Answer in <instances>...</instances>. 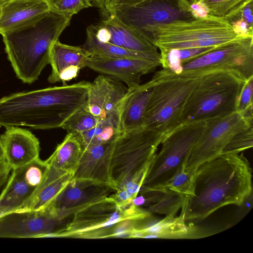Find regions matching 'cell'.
Wrapping results in <instances>:
<instances>
[{
	"label": "cell",
	"instance_id": "obj_1",
	"mask_svg": "<svg viewBox=\"0 0 253 253\" xmlns=\"http://www.w3.org/2000/svg\"><path fill=\"white\" fill-rule=\"evenodd\" d=\"M252 192L247 159L239 153L223 154L198 167L192 194L184 199L180 214L186 221L203 220L224 206H239Z\"/></svg>",
	"mask_w": 253,
	"mask_h": 253
},
{
	"label": "cell",
	"instance_id": "obj_2",
	"mask_svg": "<svg viewBox=\"0 0 253 253\" xmlns=\"http://www.w3.org/2000/svg\"><path fill=\"white\" fill-rule=\"evenodd\" d=\"M90 82L14 93L0 99V126L34 129L61 127L85 106Z\"/></svg>",
	"mask_w": 253,
	"mask_h": 253
},
{
	"label": "cell",
	"instance_id": "obj_3",
	"mask_svg": "<svg viewBox=\"0 0 253 253\" xmlns=\"http://www.w3.org/2000/svg\"><path fill=\"white\" fill-rule=\"evenodd\" d=\"M72 17L49 11L2 33L7 58L18 79L31 84L49 64V48L70 25Z\"/></svg>",
	"mask_w": 253,
	"mask_h": 253
},
{
	"label": "cell",
	"instance_id": "obj_4",
	"mask_svg": "<svg viewBox=\"0 0 253 253\" xmlns=\"http://www.w3.org/2000/svg\"><path fill=\"white\" fill-rule=\"evenodd\" d=\"M165 136L145 127L123 132L114 142L110 177L119 203L133 202L139 193L150 165Z\"/></svg>",
	"mask_w": 253,
	"mask_h": 253
},
{
	"label": "cell",
	"instance_id": "obj_5",
	"mask_svg": "<svg viewBox=\"0 0 253 253\" xmlns=\"http://www.w3.org/2000/svg\"><path fill=\"white\" fill-rule=\"evenodd\" d=\"M141 34L154 42L160 52L172 49L220 47L247 38L236 34L227 19L210 15L150 26Z\"/></svg>",
	"mask_w": 253,
	"mask_h": 253
},
{
	"label": "cell",
	"instance_id": "obj_6",
	"mask_svg": "<svg viewBox=\"0 0 253 253\" xmlns=\"http://www.w3.org/2000/svg\"><path fill=\"white\" fill-rule=\"evenodd\" d=\"M200 77L176 74L165 69L156 72L143 127L166 136L180 125L185 105Z\"/></svg>",
	"mask_w": 253,
	"mask_h": 253
},
{
	"label": "cell",
	"instance_id": "obj_7",
	"mask_svg": "<svg viewBox=\"0 0 253 253\" xmlns=\"http://www.w3.org/2000/svg\"><path fill=\"white\" fill-rule=\"evenodd\" d=\"M245 81L228 71H214L202 76L185 105L181 124L236 112L237 98Z\"/></svg>",
	"mask_w": 253,
	"mask_h": 253
},
{
	"label": "cell",
	"instance_id": "obj_8",
	"mask_svg": "<svg viewBox=\"0 0 253 253\" xmlns=\"http://www.w3.org/2000/svg\"><path fill=\"white\" fill-rule=\"evenodd\" d=\"M151 213L133 202L119 203L110 196L76 213L67 224L53 237L102 238L115 237L118 225L126 220H138Z\"/></svg>",
	"mask_w": 253,
	"mask_h": 253
},
{
	"label": "cell",
	"instance_id": "obj_9",
	"mask_svg": "<svg viewBox=\"0 0 253 253\" xmlns=\"http://www.w3.org/2000/svg\"><path fill=\"white\" fill-rule=\"evenodd\" d=\"M206 121L181 124L167 134L156 153L139 193L163 192L166 182L183 165L204 128Z\"/></svg>",
	"mask_w": 253,
	"mask_h": 253
},
{
	"label": "cell",
	"instance_id": "obj_10",
	"mask_svg": "<svg viewBox=\"0 0 253 253\" xmlns=\"http://www.w3.org/2000/svg\"><path fill=\"white\" fill-rule=\"evenodd\" d=\"M253 38L227 44L183 65L178 75L198 77L214 71H228L244 81L253 76Z\"/></svg>",
	"mask_w": 253,
	"mask_h": 253
},
{
	"label": "cell",
	"instance_id": "obj_11",
	"mask_svg": "<svg viewBox=\"0 0 253 253\" xmlns=\"http://www.w3.org/2000/svg\"><path fill=\"white\" fill-rule=\"evenodd\" d=\"M253 125V117L236 112L206 120L204 129L183 164L184 169L194 174L201 164L222 154L235 134Z\"/></svg>",
	"mask_w": 253,
	"mask_h": 253
},
{
	"label": "cell",
	"instance_id": "obj_12",
	"mask_svg": "<svg viewBox=\"0 0 253 253\" xmlns=\"http://www.w3.org/2000/svg\"><path fill=\"white\" fill-rule=\"evenodd\" d=\"M104 13L114 16L141 35L150 26L194 18L190 6L180 0H146L133 5L116 6Z\"/></svg>",
	"mask_w": 253,
	"mask_h": 253
},
{
	"label": "cell",
	"instance_id": "obj_13",
	"mask_svg": "<svg viewBox=\"0 0 253 253\" xmlns=\"http://www.w3.org/2000/svg\"><path fill=\"white\" fill-rule=\"evenodd\" d=\"M71 218H62L51 210L12 212L0 216V238L53 237Z\"/></svg>",
	"mask_w": 253,
	"mask_h": 253
},
{
	"label": "cell",
	"instance_id": "obj_14",
	"mask_svg": "<svg viewBox=\"0 0 253 253\" xmlns=\"http://www.w3.org/2000/svg\"><path fill=\"white\" fill-rule=\"evenodd\" d=\"M129 90L122 82L100 74L90 83L85 108L99 122L109 123L120 129V109Z\"/></svg>",
	"mask_w": 253,
	"mask_h": 253
},
{
	"label": "cell",
	"instance_id": "obj_15",
	"mask_svg": "<svg viewBox=\"0 0 253 253\" xmlns=\"http://www.w3.org/2000/svg\"><path fill=\"white\" fill-rule=\"evenodd\" d=\"M115 192L114 187L109 185L72 178L51 208L59 216L71 218L75 213L109 197Z\"/></svg>",
	"mask_w": 253,
	"mask_h": 253
},
{
	"label": "cell",
	"instance_id": "obj_16",
	"mask_svg": "<svg viewBox=\"0 0 253 253\" xmlns=\"http://www.w3.org/2000/svg\"><path fill=\"white\" fill-rule=\"evenodd\" d=\"M160 65V62L146 60L97 55H90L85 62V67L125 83L130 89L140 85L143 75L154 71Z\"/></svg>",
	"mask_w": 253,
	"mask_h": 253
},
{
	"label": "cell",
	"instance_id": "obj_17",
	"mask_svg": "<svg viewBox=\"0 0 253 253\" xmlns=\"http://www.w3.org/2000/svg\"><path fill=\"white\" fill-rule=\"evenodd\" d=\"M202 229L192 223H186L181 214L169 215L161 220L151 216L138 221L134 225L129 238L187 239L208 236Z\"/></svg>",
	"mask_w": 253,
	"mask_h": 253
},
{
	"label": "cell",
	"instance_id": "obj_18",
	"mask_svg": "<svg viewBox=\"0 0 253 253\" xmlns=\"http://www.w3.org/2000/svg\"><path fill=\"white\" fill-rule=\"evenodd\" d=\"M106 17L89 27L100 42L132 51L157 52L155 43L124 24L114 16L104 13Z\"/></svg>",
	"mask_w": 253,
	"mask_h": 253
},
{
	"label": "cell",
	"instance_id": "obj_19",
	"mask_svg": "<svg viewBox=\"0 0 253 253\" xmlns=\"http://www.w3.org/2000/svg\"><path fill=\"white\" fill-rule=\"evenodd\" d=\"M4 160L11 170L40 158L39 139L28 129L10 126L0 136Z\"/></svg>",
	"mask_w": 253,
	"mask_h": 253
},
{
	"label": "cell",
	"instance_id": "obj_20",
	"mask_svg": "<svg viewBox=\"0 0 253 253\" xmlns=\"http://www.w3.org/2000/svg\"><path fill=\"white\" fill-rule=\"evenodd\" d=\"M91 54L83 47L72 46L60 42L52 43L49 48V64L52 71L48 81L50 83L62 82L63 85L76 78L80 70L85 67V62Z\"/></svg>",
	"mask_w": 253,
	"mask_h": 253
},
{
	"label": "cell",
	"instance_id": "obj_21",
	"mask_svg": "<svg viewBox=\"0 0 253 253\" xmlns=\"http://www.w3.org/2000/svg\"><path fill=\"white\" fill-rule=\"evenodd\" d=\"M114 142L84 149L73 178L88 179L113 187L110 177V164Z\"/></svg>",
	"mask_w": 253,
	"mask_h": 253
},
{
	"label": "cell",
	"instance_id": "obj_22",
	"mask_svg": "<svg viewBox=\"0 0 253 253\" xmlns=\"http://www.w3.org/2000/svg\"><path fill=\"white\" fill-rule=\"evenodd\" d=\"M73 176L72 173L57 169L48 166V170L42 183L18 211H43L51 208Z\"/></svg>",
	"mask_w": 253,
	"mask_h": 253
},
{
	"label": "cell",
	"instance_id": "obj_23",
	"mask_svg": "<svg viewBox=\"0 0 253 253\" xmlns=\"http://www.w3.org/2000/svg\"><path fill=\"white\" fill-rule=\"evenodd\" d=\"M153 85L154 81L151 79L144 84L129 89L120 112V128L123 132L143 127L145 113Z\"/></svg>",
	"mask_w": 253,
	"mask_h": 253
},
{
	"label": "cell",
	"instance_id": "obj_24",
	"mask_svg": "<svg viewBox=\"0 0 253 253\" xmlns=\"http://www.w3.org/2000/svg\"><path fill=\"white\" fill-rule=\"evenodd\" d=\"M49 11L46 0H9L1 3L0 34L19 27Z\"/></svg>",
	"mask_w": 253,
	"mask_h": 253
},
{
	"label": "cell",
	"instance_id": "obj_25",
	"mask_svg": "<svg viewBox=\"0 0 253 253\" xmlns=\"http://www.w3.org/2000/svg\"><path fill=\"white\" fill-rule=\"evenodd\" d=\"M11 170L0 195V216L20 210L35 191L25 182L17 169Z\"/></svg>",
	"mask_w": 253,
	"mask_h": 253
},
{
	"label": "cell",
	"instance_id": "obj_26",
	"mask_svg": "<svg viewBox=\"0 0 253 253\" xmlns=\"http://www.w3.org/2000/svg\"><path fill=\"white\" fill-rule=\"evenodd\" d=\"M83 150L78 135L75 133H68L45 162L49 167L74 173Z\"/></svg>",
	"mask_w": 253,
	"mask_h": 253
},
{
	"label": "cell",
	"instance_id": "obj_27",
	"mask_svg": "<svg viewBox=\"0 0 253 253\" xmlns=\"http://www.w3.org/2000/svg\"><path fill=\"white\" fill-rule=\"evenodd\" d=\"M83 47L91 55H97L113 58H130L146 60L160 63L161 54L157 52H142L125 49L109 43L98 41L88 26L86 38Z\"/></svg>",
	"mask_w": 253,
	"mask_h": 253
},
{
	"label": "cell",
	"instance_id": "obj_28",
	"mask_svg": "<svg viewBox=\"0 0 253 253\" xmlns=\"http://www.w3.org/2000/svg\"><path fill=\"white\" fill-rule=\"evenodd\" d=\"M218 47H219L172 49L165 52H160L161 65L163 69H167L176 74H179L184 64Z\"/></svg>",
	"mask_w": 253,
	"mask_h": 253
},
{
	"label": "cell",
	"instance_id": "obj_29",
	"mask_svg": "<svg viewBox=\"0 0 253 253\" xmlns=\"http://www.w3.org/2000/svg\"><path fill=\"white\" fill-rule=\"evenodd\" d=\"M123 133L113 125L101 122L94 127L81 133H76L83 149L115 141Z\"/></svg>",
	"mask_w": 253,
	"mask_h": 253
},
{
	"label": "cell",
	"instance_id": "obj_30",
	"mask_svg": "<svg viewBox=\"0 0 253 253\" xmlns=\"http://www.w3.org/2000/svg\"><path fill=\"white\" fill-rule=\"evenodd\" d=\"M253 1V0H193L192 2L202 3L207 7L210 15L225 18L229 20L237 15L247 4Z\"/></svg>",
	"mask_w": 253,
	"mask_h": 253
},
{
	"label": "cell",
	"instance_id": "obj_31",
	"mask_svg": "<svg viewBox=\"0 0 253 253\" xmlns=\"http://www.w3.org/2000/svg\"><path fill=\"white\" fill-rule=\"evenodd\" d=\"M193 177L194 174L187 171L182 165L164 184L163 192L170 191L185 199L192 194Z\"/></svg>",
	"mask_w": 253,
	"mask_h": 253
},
{
	"label": "cell",
	"instance_id": "obj_32",
	"mask_svg": "<svg viewBox=\"0 0 253 253\" xmlns=\"http://www.w3.org/2000/svg\"><path fill=\"white\" fill-rule=\"evenodd\" d=\"M99 123L98 119L84 107L71 115L61 127L68 133H81L94 127Z\"/></svg>",
	"mask_w": 253,
	"mask_h": 253
},
{
	"label": "cell",
	"instance_id": "obj_33",
	"mask_svg": "<svg viewBox=\"0 0 253 253\" xmlns=\"http://www.w3.org/2000/svg\"><path fill=\"white\" fill-rule=\"evenodd\" d=\"M184 198L170 191L163 192L158 199L150 205L148 211L150 213L175 215L181 209Z\"/></svg>",
	"mask_w": 253,
	"mask_h": 253
},
{
	"label": "cell",
	"instance_id": "obj_34",
	"mask_svg": "<svg viewBox=\"0 0 253 253\" xmlns=\"http://www.w3.org/2000/svg\"><path fill=\"white\" fill-rule=\"evenodd\" d=\"M25 182L35 190L42 182L48 169L45 161L40 158L16 169Z\"/></svg>",
	"mask_w": 253,
	"mask_h": 253
},
{
	"label": "cell",
	"instance_id": "obj_35",
	"mask_svg": "<svg viewBox=\"0 0 253 253\" xmlns=\"http://www.w3.org/2000/svg\"><path fill=\"white\" fill-rule=\"evenodd\" d=\"M49 11L72 17L81 10L92 7V0H46Z\"/></svg>",
	"mask_w": 253,
	"mask_h": 253
},
{
	"label": "cell",
	"instance_id": "obj_36",
	"mask_svg": "<svg viewBox=\"0 0 253 253\" xmlns=\"http://www.w3.org/2000/svg\"><path fill=\"white\" fill-rule=\"evenodd\" d=\"M253 145V126L252 125L235 134L225 147L223 154L240 153L252 148Z\"/></svg>",
	"mask_w": 253,
	"mask_h": 253
},
{
	"label": "cell",
	"instance_id": "obj_37",
	"mask_svg": "<svg viewBox=\"0 0 253 253\" xmlns=\"http://www.w3.org/2000/svg\"><path fill=\"white\" fill-rule=\"evenodd\" d=\"M253 76L246 80L238 95L236 112L247 117H253Z\"/></svg>",
	"mask_w": 253,
	"mask_h": 253
},
{
	"label": "cell",
	"instance_id": "obj_38",
	"mask_svg": "<svg viewBox=\"0 0 253 253\" xmlns=\"http://www.w3.org/2000/svg\"><path fill=\"white\" fill-rule=\"evenodd\" d=\"M241 11L228 21L230 22L236 34L244 38H253V27L250 26L244 19Z\"/></svg>",
	"mask_w": 253,
	"mask_h": 253
},
{
	"label": "cell",
	"instance_id": "obj_39",
	"mask_svg": "<svg viewBox=\"0 0 253 253\" xmlns=\"http://www.w3.org/2000/svg\"><path fill=\"white\" fill-rule=\"evenodd\" d=\"M253 204V193L247 197L243 202L238 207L235 213L233 224L242 219L251 211Z\"/></svg>",
	"mask_w": 253,
	"mask_h": 253
},
{
	"label": "cell",
	"instance_id": "obj_40",
	"mask_svg": "<svg viewBox=\"0 0 253 253\" xmlns=\"http://www.w3.org/2000/svg\"><path fill=\"white\" fill-rule=\"evenodd\" d=\"M145 0H104L102 10L104 12L116 6L133 5Z\"/></svg>",
	"mask_w": 253,
	"mask_h": 253
},
{
	"label": "cell",
	"instance_id": "obj_41",
	"mask_svg": "<svg viewBox=\"0 0 253 253\" xmlns=\"http://www.w3.org/2000/svg\"><path fill=\"white\" fill-rule=\"evenodd\" d=\"M190 9L194 18L205 17L209 15L207 7L200 2H194L191 3Z\"/></svg>",
	"mask_w": 253,
	"mask_h": 253
},
{
	"label": "cell",
	"instance_id": "obj_42",
	"mask_svg": "<svg viewBox=\"0 0 253 253\" xmlns=\"http://www.w3.org/2000/svg\"><path fill=\"white\" fill-rule=\"evenodd\" d=\"M253 2L247 4L241 11L242 16L248 24L253 27Z\"/></svg>",
	"mask_w": 253,
	"mask_h": 253
},
{
	"label": "cell",
	"instance_id": "obj_43",
	"mask_svg": "<svg viewBox=\"0 0 253 253\" xmlns=\"http://www.w3.org/2000/svg\"><path fill=\"white\" fill-rule=\"evenodd\" d=\"M11 170V168L8 166L5 161L0 163V177L6 174H9Z\"/></svg>",
	"mask_w": 253,
	"mask_h": 253
},
{
	"label": "cell",
	"instance_id": "obj_44",
	"mask_svg": "<svg viewBox=\"0 0 253 253\" xmlns=\"http://www.w3.org/2000/svg\"><path fill=\"white\" fill-rule=\"evenodd\" d=\"M9 175V174H6L0 177V188L6 182Z\"/></svg>",
	"mask_w": 253,
	"mask_h": 253
},
{
	"label": "cell",
	"instance_id": "obj_45",
	"mask_svg": "<svg viewBox=\"0 0 253 253\" xmlns=\"http://www.w3.org/2000/svg\"><path fill=\"white\" fill-rule=\"evenodd\" d=\"M5 161L2 146L0 139V163Z\"/></svg>",
	"mask_w": 253,
	"mask_h": 253
},
{
	"label": "cell",
	"instance_id": "obj_46",
	"mask_svg": "<svg viewBox=\"0 0 253 253\" xmlns=\"http://www.w3.org/2000/svg\"><path fill=\"white\" fill-rule=\"evenodd\" d=\"M184 4L190 5V4L193 2V0H180Z\"/></svg>",
	"mask_w": 253,
	"mask_h": 253
},
{
	"label": "cell",
	"instance_id": "obj_47",
	"mask_svg": "<svg viewBox=\"0 0 253 253\" xmlns=\"http://www.w3.org/2000/svg\"><path fill=\"white\" fill-rule=\"evenodd\" d=\"M7 0H0V3H2L6 1H7Z\"/></svg>",
	"mask_w": 253,
	"mask_h": 253
},
{
	"label": "cell",
	"instance_id": "obj_48",
	"mask_svg": "<svg viewBox=\"0 0 253 253\" xmlns=\"http://www.w3.org/2000/svg\"><path fill=\"white\" fill-rule=\"evenodd\" d=\"M1 3H0V11H1Z\"/></svg>",
	"mask_w": 253,
	"mask_h": 253
}]
</instances>
